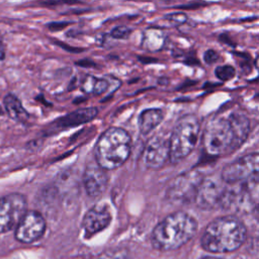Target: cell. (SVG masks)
<instances>
[{"mask_svg": "<svg viewBox=\"0 0 259 259\" xmlns=\"http://www.w3.org/2000/svg\"><path fill=\"white\" fill-rule=\"evenodd\" d=\"M132 152V139L121 127H109L98 139L95 145L96 163L104 170L120 167Z\"/></svg>", "mask_w": 259, "mask_h": 259, "instance_id": "cell-4", "label": "cell"}, {"mask_svg": "<svg viewBox=\"0 0 259 259\" xmlns=\"http://www.w3.org/2000/svg\"><path fill=\"white\" fill-rule=\"evenodd\" d=\"M97 113H98V110L95 107L77 109L67 114L66 116L62 117L60 120H58V124L61 125L62 127L76 126L93 119L97 115Z\"/></svg>", "mask_w": 259, "mask_h": 259, "instance_id": "cell-16", "label": "cell"}, {"mask_svg": "<svg viewBox=\"0 0 259 259\" xmlns=\"http://www.w3.org/2000/svg\"><path fill=\"white\" fill-rule=\"evenodd\" d=\"M166 44L165 33L156 27L148 28L143 33L142 46L149 52H159Z\"/></svg>", "mask_w": 259, "mask_h": 259, "instance_id": "cell-17", "label": "cell"}, {"mask_svg": "<svg viewBox=\"0 0 259 259\" xmlns=\"http://www.w3.org/2000/svg\"><path fill=\"white\" fill-rule=\"evenodd\" d=\"M3 104L10 118L19 122H24L27 120L28 113L22 106L20 100L14 94H7L3 99Z\"/></svg>", "mask_w": 259, "mask_h": 259, "instance_id": "cell-18", "label": "cell"}, {"mask_svg": "<svg viewBox=\"0 0 259 259\" xmlns=\"http://www.w3.org/2000/svg\"><path fill=\"white\" fill-rule=\"evenodd\" d=\"M4 58H5V47H4L2 37H1V35H0V61L3 60Z\"/></svg>", "mask_w": 259, "mask_h": 259, "instance_id": "cell-25", "label": "cell"}, {"mask_svg": "<svg viewBox=\"0 0 259 259\" xmlns=\"http://www.w3.org/2000/svg\"><path fill=\"white\" fill-rule=\"evenodd\" d=\"M169 19H171L175 22H178V23H183L186 20V16L184 14H181V13H179V14L176 13V14L169 15Z\"/></svg>", "mask_w": 259, "mask_h": 259, "instance_id": "cell-24", "label": "cell"}, {"mask_svg": "<svg viewBox=\"0 0 259 259\" xmlns=\"http://www.w3.org/2000/svg\"><path fill=\"white\" fill-rule=\"evenodd\" d=\"M202 259H218V258H215V257H204Z\"/></svg>", "mask_w": 259, "mask_h": 259, "instance_id": "cell-26", "label": "cell"}, {"mask_svg": "<svg viewBox=\"0 0 259 259\" xmlns=\"http://www.w3.org/2000/svg\"><path fill=\"white\" fill-rule=\"evenodd\" d=\"M46 231L44 217L35 210L26 211L15 228V238L25 244L35 242L42 237Z\"/></svg>", "mask_w": 259, "mask_h": 259, "instance_id": "cell-12", "label": "cell"}, {"mask_svg": "<svg viewBox=\"0 0 259 259\" xmlns=\"http://www.w3.org/2000/svg\"><path fill=\"white\" fill-rule=\"evenodd\" d=\"M214 75L217 76L218 79L222 81H229L235 77L236 71H235V68L231 65L218 66L214 69Z\"/></svg>", "mask_w": 259, "mask_h": 259, "instance_id": "cell-21", "label": "cell"}, {"mask_svg": "<svg viewBox=\"0 0 259 259\" xmlns=\"http://www.w3.org/2000/svg\"><path fill=\"white\" fill-rule=\"evenodd\" d=\"M111 212L106 204H96L92 206L82 220V228L86 238H91L109 226Z\"/></svg>", "mask_w": 259, "mask_h": 259, "instance_id": "cell-13", "label": "cell"}, {"mask_svg": "<svg viewBox=\"0 0 259 259\" xmlns=\"http://www.w3.org/2000/svg\"><path fill=\"white\" fill-rule=\"evenodd\" d=\"M196 220L185 211H175L162 220L152 232V245L160 251H172L189 242L197 231Z\"/></svg>", "mask_w": 259, "mask_h": 259, "instance_id": "cell-3", "label": "cell"}, {"mask_svg": "<svg viewBox=\"0 0 259 259\" xmlns=\"http://www.w3.org/2000/svg\"><path fill=\"white\" fill-rule=\"evenodd\" d=\"M169 160V137L158 134L146 144L142 153V162L148 169H160Z\"/></svg>", "mask_w": 259, "mask_h": 259, "instance_id": "cell-11", "label": "cell"}, {"mask_svg": "<svg viewBox=\"0 0 259 259\" xmlns=\"http://www.w3.org/2000/svg\"><path fill=\"white\" fill-rule=\"evenodd\" d=\"M258 198V175L245 181L227 184L221 208L235 212H249L254 209Z\"/></svg>", "mask_w": 259, "mask_h": 259, "instance_id": "cell-6", "label": "cell"}, {"mask_svg": "<svg viewBox=\"0 0 259 259\" xmlns=\"http://www.w3.org/2000/svg\"><path fill=\"white\" fill-rule=\"evenodd\" d=\"M219 58H220V55L214 50H207L203 55L204 62L209 65L215 63L219 60Z\"/></svg>", "mask_w": 259, "mask_h": 259, "instance_id": "cell-23", "label": "cell"}, {"mask_svg": "<svg viewBox=\"0 0 259 259\" xmlns=\"http://www.w3.org/2000/svg\"><path fill=\"white\" fill-rule=\"evenodd\" d=\"M202 172L189 170L176 176L167 188V197L173 201L188 203L194 200L196 190L203 179Z\"/></svg>", "mask_w": 259, "mask_h": 259, "instance_id": "cell-7", "label": "cell"}, {"mask_svg": "<svg viewBox=\"0 0 259 259\" xmlns=\"http://www.w3.org/2000/svg\"><path fill=\"white\" fill-rule=\"evenodd\" d=\"M250 133V119L241 111H232L209 119L202 132V146L210 156L229 155L239 149Z\"/></svg>", "mask_w": 259, "mask_h": 259, "instance_id": "cell-1", "label": "cell"}, {"mask_svg": "<svg viewBox=\"0 0 259 259\" xmlns=\"http://www.w3.org/2000/svg\"><path fill=\"white\" fill-rule=\"evenodd\" d=\"M164 112L159 108H148L143 110L139 115V128L143 135L151 133L163 120Z\"/></svg>", "mask_w": 259, "mask_h": 259, "instance_id": "cell-15", "label": "cell"}, {"mask_svg": "<svg viewBox=\"0 0 259 259\" xmlns=\"http://www.w3.org/2000/svg\"><path fill=\"white\" fill-rule=\"evenodd\" d=\"M131 33H132L131 28H128L127 26H124V25H119V26L114 27L111 30L110 35L116 39H125L131 35Z\"/></svg>", "mask_w": 259, "mask_h": 259, "instance_id": "cell-22", "label": "cell"}, {"mask_svg": "<svg viewBox=\"0 0 259 259\" xmlns=\"http://www.w3.org/2000/svg\"><path fill=\"white\" fill-rule=\"evenodd\" d=\"M26 212V198L20 193L0 197V234L16 228Z\"/></svg>", "mask_w": 259, "mask_h": 259, "instance_id": "cell-10", "label": "cell"}, {"mask_svg": "<svg viewBox=\"0 0 259 259\" xmlns=\"http://www.w3.org/2000/svg\"><path fill=\"white\" fill-rule=\"evenodd\" d=\"M226 188L227 184L222 180L221 176L203 177L196 190L193 202L204 210L221 207Z\"/></svg>", "mask_w": 259, "mask_h": 259, "instance_id": "cell-9", "label": "cell"}, {"mask_svg": "<svg viewBox=\"0 0 259 259\" xmlns=\"http://www.w3.org/2000/svg\"><path fill=\"white\" fill-rule=\"evenodd\" d=\"M83 184L89 196L98 197L107 187L108 176L96 162L89 163L83 173Z\"/></svg>", "mask_w": 259, "mask_h": 259, "instance_id": "cell-14", "label": "cell"}, {"mask_svg": "<svg viewBox=\"0 0 259 259\" xmlns=\"http://www.w3.org/2000/svg\"><path fill=\"white\" fill-rule=\"evenodd\" d=\"M247 229L237 217L230 214L214 219L203 231L201 247L210 253H229L245 242Z\"/></svg>", "mask_w": 259, "mask_h": 259, "instance_id": "cell-2", "label": "cell"}, {"mask_svg": "<svg viewBox=\"0 0 259 259\" xmlns=\"http://www.w3.org/2000/svg\"><path fill=\"white\" fill-rule=\"evenodd\" d=\"M98 259H130L128 251L124 248H115V249H108L103 251Z\"/></svg>", "mask_w": 259, "mask_h": 259, "instance_id": "cell-20", "label": "cell"}, {"mask_svg": "<svg viewBox=\"0 0 259 259\" xmlns=\"http://www.w3.org/2000/svg\"><path fill=\"white\" fill-rule=\"evenodd\" d=\"M258 175V153H250L226 164L221 178L226 184H235Z\"/></svg>", "mask_w": 259, "mask_h": 259, "instance_id": "cell-8", "label": "cell"}, {"mask_svg": "<svg viewBox=\"0 0 259 259\" xmlns=\"http://www.w3.org/2000/svg\"><path fill=\"white\" fill-rule=\"evenodd\" d=\"M80 87L81 90L86 94L99 95L106 91V89L108 88V82L103 78L87 75L82 79Z\"/></svg>", "mask_w": 259, "mask_h": 259, "instance_id": "cell-19", "label": "cell"}, {"mask_svg": "<svg viewBox=\"0 0 259 259\" xmlns=\"http://www.w3.org/2000/svg\"><path fill=\"white\" fill-rule=\"evenodd\" d=\"M199 133L200 122L195 114L181 116L169 136V161L176 164L185 159L193 151Z\"/></svg>", "mask_w": 259, "mask_h": 259, "instance_id": "cell-5", "label": "cell"}]
</instances>
